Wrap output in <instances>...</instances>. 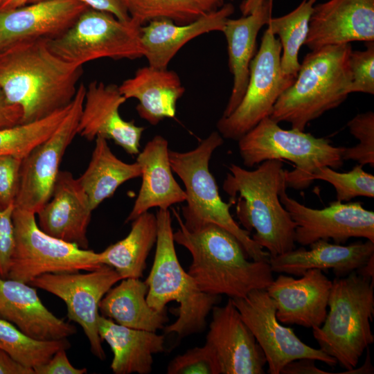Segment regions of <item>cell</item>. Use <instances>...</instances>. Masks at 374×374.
Instances as JSON below:
<instances>
[{
  "mask_svg": "<svg viewBox=\"0 0 374 374\" xmlns=\"http://www.w3.org/2000/svg\"><path fill=\"white\" fill-rule=\"evenodd\" d=\"M229 170L222 188L230 203L235 204L243 229L255 231L252 239L267 250L269 257L294 249L296 224L279 198L287 188L282 161H265L253 170L231 163Z\"/></svg>",
  "mask_w": 374,
  "mask_h": 374,
  "instance_id": "3957f363",
  "label": "cell"
},
{
  "mask_svg": "<svg viewBox=\"0 0 374 374\" xmlns=\"http://www.w3.org/2000/svg\"><path fill=\"white\" fill-rule=\"evenodd\" d=\"M35 215L15 206V247L8 278L29 284L44 274L89 271L103 265L99 253L44 233Z\"/></svg>",
  "mask_w": 374,
  "mask_h": 374,
  "instance_id": "9c48e42d",
  "label": "cell"
},
{
  "mask_svg": "<svg viewBox=\"0 0 374 374\" xmlns=\"http://www.w3.org/2000/svg\"><path fill=\"white\" fill-rule=\"evenodd\" d=\"M118 88L127 100L135 98L139 101L136 107L137 113L152 125H157L164 118L175 116L177 103L185 91L174 71L149 65L139 69Z\"/></svg>",
  "mask_w": 374,
  "mask_h": 374,
  "instance_id": "4316f807",
  "label": "cell"
},
{
  "mask_svg": "<svg viewBox=\"0 0 374 374\" xmlns=\"http://www.w3.org/2000/svg\"><path fill=\"white\" fill-rule=\"evenodd\" d=\"M121 280L113 267L103 265L87 273L44 274L29 285L50 292L65 303L69 319L82 327L91 351L104 360L105 353L98 329L99 304L105 294Z\"/></svg>",
  "mask_w": 374,
  "mask_h": 374,
  "instance_id": "5bb4252c",
  "label": "cell"
},
{
  "mask_svg": "<svg viewBox=\"0 0 374 374\" xmlns=\"http://www.w3.org/2000/svg\"><path fill=\"white\" fill-rule=\"evenodd\" d=\"M0 318L38 340L67 339L75 327L54 315L42 303L33 286L0 277Z\"/></svg>",
  "mask_w": 374,
  "mask_h": 374,
  "instance_id": "7402d4cb",
  "label": "cell"
},
{
  "mask_svg": "<svg viewBox=\"0 0 374 374\" xmlns=\"http://www.w3.org/2000/svg\"><path fill=\"white\" fill-rule=\"evenodd\" d=\"M347 126L350 133L359 143L353 147L345 148L344 161L353 160L362 166H374V113L368 111L358 114L350 120Z\"/></svg>",
  "mask_w": 374,
  "mask_h": 374,
  "instance_id": "8d00e7d4",
  "label": "cell"
},
{
  "mask_svg": "<svg viewBox=\"0 0 374 374\" xmlns=\"http://www.w3.org/2000/svg\"><path fill=\"white\" fill-rule=\"evenodd\" d=\"M172 212L179 225L173 232L175 242L190 252L188 273L202 292L244 298L253 290H266L273 281L269 260H249L240 241L229 231L212 223L188 230L179 213Z\"/></svg>",
  "mask_w": 374,
  "mask_h": 374,
  "instance_id": "7a4b0ae2",
  "label": "cell"
},
{
  "mask_svg": "<svg viewBox=\"0 0 374 374\" xmlns=\"http://www.w3.org/2000/svg\"><path fill=\"white\" fill-rule=\"evenodd\" d=\"M309 246L308 250L304 247L294 248L269 257L271 271L301 276L312 269H332L336 277L341 278L359 270L374 258V242L368 240L348 245L319 240Z\"/></svg>",
  "mask_w": 374,
  "mask_h": 374,
  "instance_id": "603a6c76",
  "label": "cell"
},
{
  "mask_svg": "<svg viewBox=\"0 0 374 374\" xmlns=\"http://www.w3.org/2000/svg\"><path fill=\"white\" fill-rule=\"evenodd\" d=\"M280 202L296 223L295 242L309 246L319 240L332 239L345 243L351 238H363L374 242V212L359 202H331L321 209L308 207L286 193L279 194Z\"/></svg>",
  "mask_w": 374,
  "mask_h": 374,
  "instance_id": "9a60e30c",
  "label": "cell"
},
{
  "mask_svg": "<svg viewBox=\"0 0 374 374\" xmlns=\"http://www.w3.org/2000/svg\"><path fill=\"white\" fill-rule=\"evenodd\" d=\"M323 324L312 328L319 349L347 371L357 367L374 342L371 323L374 315L373 276L355 271L335 278Z\"/></svg>",
  "mask_w": 374,
  "mask_h": 374,
  "instance_id": "5b68a950",
  "label": "cell"
},
{
  "mask_svg": "<svg viewBox=\"0 0 374 374\" xmlns=\"http://www.w3.org/2000/svg\"><path fill=\"white\" fill-rule=\"evenodd\" d=\"M132 222L126 237L99 253L100 262L113 267L122 279L142 277L157 238L156 215L147 211Z\"/></svg>",
  "mask_w": 374,
  "mask_h": 374,
  "instance_id": "4dcf8cb0",
  "label": "cell"
},
{
  "mask_svg": "<svg viewBox=\"0 0 374 374\" xmlns=\"http://www.w3.org/2000/svg\"><path fill=\"white\" fill-rule=\"evenodd\" d=\"M156 217V251L152 269L145 280L148 287L146 300L149 306L157 311L166 309L170 301L178 303V317L165 326L164 332L184 338L204 330L206 318L220 297L202 292L181 265L175 251L170 211L159 209Z\"/></svg>",
  "mask_w": 374,
  "mask_h": 374,
  "instance_id": "8992f818",
  "label": "cell"
},
{
  "mask_svg": "<svg viewBox=\"0 0 374 374\" xmlns=\"http://www.w3.org/2000/svg\"><path fill=\"white\" fill-rule=\"evenodd\" d=\"M22 112L16 105L9 103L0 89V127L21 124Z\"/></svg>",
  "mask_w": 374,
  "mask_h": 374,
  "instance_id": "ee69618b",
  "label": "cell"
},
{
  "mask_svg": "<svg viewBox=\"0 0 374 374\" xmlns=\"http://www.w3.org/2000/svg\"><path fill=\"white\" fill-rule=\"evenodd\" d=\"M374 42V0H328L314 6L305 42L326 46Z\"/></svg>",
  "mask_w": 374,
  "mask_h": 374,
  "instance_id": "ffe728a7",
  "label": "cell"
},
{
  "mask_svg": "<svg viewBox=\"0 0 374 374\" xmlns=\"http://www.w3.org/2000/svg\"><path fill=\"white\" fill-rule=\"evenodd\" d=\"M211 311L206 344L215 355L220 374L265 373V354L231 299Z\"/></svg>",
  "mask_w": 374,
  "mask_h": 374,
  "instance_id": "2e32d148",
  "label": "cell"
},
{
  "mask_svg": "<svg viewBox=\"0 0 374 374\" xmlns=\"http://www.w3.org/2000/svg\"><path fill=\"white\" fill-rule=\"evenodd\" d=\"M148 285L139 278H124L112 287L99 304L103 316L116 323L138 330L157 332L168 322L166 309L157 311L146 300Z\"/></svg>",
  "mask_w": 374,
  "mask_h": 374,
  "instance_id": "f1b7e54d",
  "label": "cell"
},
{
  "mask_svg": "<svg viewBox=\"0 0 374 374\" xmlns=\"http://www.w3.org/2000/svg\"><path fill=\"white\" fill-rule=\"evenodd\" d=\"M42 1L33 0L30 3ZM86 4L89 8L107 12L123 21H128L131 17L122 0H78Z\"/></svg>",
  "mask_w": 374,
  "mask_h": 374,
  "instance_id": "7bdbcfd3",
  "label": "cell"
},
{
  "mask_svg": "<svg viewBox=\"0 0 374 374\" xmlns=\"http://www.w3.org/2000/svg\"><path fill=\"white\" fill-rule=\"evenodd\" d=\"M98 329L102 341L113 352L111 369L115 374H149L153 355L165 350V337L157 332L131 328L100 315Z\"/></svg>",
  "mask_w": 374,
  "mask_h": 374,
  "instance_id": "83f0119b",
  "label": "cell"
},
{
  "mask_svg": "<svg viewBox=\"0 0 374 374\" xmlns=\"http://www.w3.org/2000/svg\"><path fill=\"white\" fill-rule=\"evenodd\" d=\"M15 205L0 209V277L8 278L15 247L12 214Z\"/></svg>",
  "mask_w": 374,
  "mask_h": 374,
  "instance_id": "60d3db41",
  "label": "cell"
},
{
  "mask_svg": "<svg viewBox=\"0 0 374 374\" xmlns=\"http://www.w3.org/2000/svg\"><path fill=\"white\" fill-rule=\"evenodd\" d=\"M273 0H265L253 12L238 19L229 18L222 33L227 43L229 66L233 77L231 93L222 117L230 115L241 102L249 78L251 62L256 54V39L271 17Z\"/></svg>",
  "mask_w": 374,
  "mask_h": 374,
  "instance_id": "484cf974",
  "label": "cell"
},
{
  "mask_svg": "<svg viewBox=\"0 0 374 374\" xmlns=\"http://www.w3.org/2000/svg\"><path fill=\"white\" fill-rule=\"evenodd\" d=\"M223 142L221 134L213 132L193 150L188 152L169 150L172 171L181 179L185 187L186 205L181 208L183 222L188 230H195L209 223L219 225L236 237L251 260H269V253L231 216L229 211L231 204L222 199L216 181L209 170L211 156Z\"/></svg>",
  "mask_w": 374,
  "mask_h": 374,
  "instance_id": "52a82bcc",
  "label": "cell"
},
{
  "mask_svg": "<svg viewBox=\"0 0 374 374\" xmlns=\"http://www.w3.org/2000/svg\"><path fill=\"white\" fill-rule=\"evenodd\" d=\"M83 66L67 62L46 39L14 44L0 52V89L22 112L21 124L47 117L73 101Z\"/></svg>",
  "mask_w": 374,
  "mask_h": 374,
  "instance_id": "6da1fadb",
  "label": "cell"
},
{
  "mask_svg": "<svg viewBox=\"0 0 374 374\" xmlns=\"http://www.w3.org/2000/svg\"><path fill=\"white\" fill-rule=\"evenodd\" d=\"M317 0H303L292 11L278 17H271L267 24L273 35H278L281 48L282 72L296 77L300 68L299 53L305 44L314 6Z\"/></svg>",
  "mask_w": 374,
  "mask_h": 374,
  "instance_id": "d6a6232c",
  "label": "cell"
},
{
  "mask_svg": "<svg viewBox=\"0 0 374 374\" xmlns=\"http://www.w3.org/2000/svg\"><path fill=\"white\" fill-rule=\"evenodd\" d=\"M85 92L86 87L79 84L70 109L57 128L22 159L16 207L37 214L50 199L62 157L78 134Z\"/></svg>",
  "mask_w": 374,
  "mask_h": 374,
  "instance_id": "7c38bea8",
  "label": "cell"
},
{
  "mask_svg": "<svg viewBox=\"0 0 374 374\" xmlns=\"http://www.w3.org/2000/svg\"><path fill=\"white\" fill-rule=\"evenodd\" d=\"M93 209L78 179L60 170L48 201L38 211V226L46 234L87 249Z\"/></svg>",
  "mask_w": 374,
  "mask_h": 374,
  "instance_id": "44dd1931",
  "label": "cell"
},
{
  "mask_svg": "<svg viewBox=\"0 0 374 374\" xmlns=\"http://www.w3.org/2000/svg\"><path fill=\"white\" fill-rule=\"evenodd\" d=\"M71 103L39 121L0 127V155L23 159L35 146L49 137L68 114Z\"/></svg>",
  "mask_w": 374,
  "mask_h": 374,
  "instance_id": "e575fe53",
  "label": "cell"
},
{
  "mask_svg": "<svg viewBox=\"0 0 374 374\" xmlns=\"http://www.w3.org/2000/svg\"><path fill=\"white\" fill-rule=\"evenodd\" d=\"M65 349L57 350L46 363L33 368L35 374H84L87 368H75L69 362Z\"/></svg>",
  "mask_w": 374,
  "mask_h": 374,
  "instance_id": "b9f144b4",
  "label": "cell"
},
{
  "mask_svg": "<svg viewBox=\"0 0 374 374\" xmlns=\"http://www.w3.org/2000/svg\"><path fill=\"white\" fill-rule=\"evenodd\" d=\"M95 141L89 165L78 178L93 211L111 197L123 183L141 175L139 164L119 159L111 150L106 139L97 136Z\"/></svg>",
  "mask_w": 374,
  "mask_h": 374,
  "instance_id": "f546056e",
  "label": "cell"
},
{
  "mask_svg": "<svg viewBox=\"0 0 374 374\" xmlns=\"http://www.w3.org/2000/svg\"><path fill=\"white\" fill-rule=\"evenodd\" d=\"M243 164L253 168L270 159H286L294 164L285 171L287 187L308 188L310 177L320 167L340 168L344 147H336L326 138L316 137L295 129L285 130L269 116L263 118L238 141Z\"/></svg>",
  "mask_w": 374,
  "mask_h": 374,
  "instance_id": "ba28073f",
  "label": "cell"
},
{
  "mask_svg": "<svg viewBox=\"0 0 374 374\" xmlns=\"http://www.w3.org/2000/svg\"><path fill=\"white\" fill-rule=\"evenodd\" d=\"M0 374H35V372L0 349Z\"/></svg>",
  "mask_w": 374,
  "mask_h": 374,
  "instance_id": "bcb514c9",
  "label": "cell"
},
{
  "mask_svg": "<svg viewBox=\"0 0 374 374\" xmlns=\"http://www.w3.org/2000/svg\"><path fill=\"white\" fill-rule=\"evenodd\" d=\"M319 179L330 183L336 191L337 201L344 202L363 196L374 197V176L357 164L347 172H339L328 166L319 168L310 181Z\"/></svg>",
  "mask_w": 374,
  "mask_h": 374,
  "instance_id": "d590c367",
  "label": "cell"
},
{
  "mask_svg": "<svg viewBox=\"0 0 374 374\" xmlns=\"http://www.w3.org/2000/svg\"><path fill=\"white\" fill-rule=\"evenodd\" d=\"M70 346L66 338L57 340L33 339L12 323L0 318V349L27 367L33 369L47 362L57 350H67Z\"/></svg>",
  "mask_w": 374,
  "mask_h": 374,
  "instance_id": "836d02e7",
  "label": "cell"
},
{
  "mask_svg": "<svg viewBox=\"0 0 374 374\" xmlns=\"http://www.w3.org/2000/svg\"><path fill=\"white\" fill-rule=\"evenodd\" d=\"M231 300L264 353L268 373L280 374L285 365L299 359H311L330 366L337 364L319 348L302 341L293 329L282 325L276 317L275 303L266 290H255L244 298Z\"/></svg>",
  "mask_w": 374,
  "mask_h": 374,
  "instance_id": "4fadbf2b",
  "label": "cell"
},
{
  "mask_svg": "<svg viewBox=\"0 0 374 374\" xmlns=\"http://www.w3.org/2000/svg\"><path fill=\"white\" fill-rule=\"evenodd\" d=\"M141 170V185L133 207L125 222L133 221L149 209H168L186 201L184 189L175 180L169 160L168 141L156 135L137 154Z\"/></svg>",
  "mask_w": 374,
  "mask_h": 374,
  "instance_id": "cb8c5ba5",
  "label": "cell"
},
{
  "mask_svg": "<svg viewBox=\"0 0 374 374\" xmlns=\"http://www.w3.org/2000/svg\"><path fill=\"white\" fill-rule=\"evenodd\" d=\"M33 0H4L0 5V11L15 9L30 3Z\"/></svg>",
  "mask_w": 374,
  "mask_h": 374,
  "instance_id": "c3c4849f",
  "label": "cell"
},
{
  "mask_svg": "<svg viewBox=\"0 0 374 374\" xmlns=\"http://www.w3.org/2000/svg\"><path fill=\"white\" fill-rule=\"evenodd\" d=\"M89 8L78 0H42L0 11V52L18 43L58 37Z\"/></svg>",
  "mask_w": 374,
  "mask_h": 374,
  "instance_id": "e0dca14e",
  "label": "cell"
},
{
  "mask_svg": "<svg viewBox=\"0 0 374 374\" xmlns=\"http://www.w3.org/2000/svg\"><path fill=\"white\" fill-rule=\"evenodd\" d=\"M265 0H243L240 9L243 16H247L257 9Z\"/></svg>",
  "mask_w": 374,
  "mask_h": 374,
  "instance_id": "7dc6e473",
  "label": "cell"
},
{
  "mask_svg": "<svg viewBox=\"0 0 374 374\" xmlns=\"http://www.w3.org/2000/svg\"><path fill=\"white\" fill-rule=\"evenodd\" d=\"M126 100L118 85L91 82L86 87L78 134L89 141L97 136L111 139L127 154H138L145 127L122 118L119 108Z\"/></svg>",
  "mask_w": 374,
  "mask_h": 374,
  "instance_id": "ac0fdd59",
  "label": "cell"
},
{
  "mask_svg": "<svg viewBox=\"0 0 374 374\" xmlns=\"http://www.w3.org/2000/svg\"><path fill=\"white\" fill-rule=\"evenodd\" d=\"M131 19L140 26L156 19L187 24L217 10L226 0H122Z\"/></svg>",
  "mask_w": 374,
  "mask_h": 374,
  "instance_id": "1f68e13d",
  "label": "cell"
},
{
  "mask_svg": "<svg viewBox=\"0 0 374 374\" xmlns=\"http://www.w3.org/2000/svg\"><path fill=\"white\" fill-rule=\"evenodd\" d=\"M168 374H220L211 348L204 344L174 357L167 368Z\"/></svg>",
  "mask_w": 374,
  "mask_h": 374,
  "instance_id": "74e56055",
  "label": "cell"
},
{
  "mask_svg": "<svg viewBox=\"0 0 374 374\" xmlns=\"http://www.w3.org/2000/svg\"><path fill=\"white\" fill-rule=\"evenodd\" d=\"M21 161L12 155H0V209L15 204Z\"/></svg>",
  "mask_w": 374,
  "mask_h": 374,
  "instance_id": "ab89813d",
  "label": "cell"
},
{
  "mask_svg": "<svg viewBox=\"0 0 374 374\" xmlns=\"http://www.w3.org/2000/svg\"><path fill=\"white\" fill-rule=\"evenodd\" d=\"M315 360L311 359H299L285 365L281 374H327L315 366Z\"/></svg>",
  "mask_w": 374,
  "mask_h": 374,
  "instance_id": "f6af8a7d",
  "label": "cell"
},
{
  "mask_svg": "<svg viewBox=\"0 0 374 374\" xmlns=\"http://www.w3.org/2000/svg\"><path fill=\"white\" fill-rule=\"evenodd\" d=\"M141 26L111 13L89 8L64 34L47 39L49 49L62 60L83 66L101 58L134 60L144 57Z\"/></svg>",
  "mask_w": 374,
  "mask_h": 374,
  "instance_id": "30bf717a",
  "label": "cell"
},
{
  "mask_svg": "<svg viewBox=\"0 0 374 374\" xmlns=\"http://www.w3.org/2000/svg\"><path fill=\"white\" fill-rule=\"evenodd\" d=\"M350 44L326 46L303 58L292 83L276 100L269 118L304 131L307 125L339 106L350 93Z\"/></svg>",
  "mask_w": 374,
  "mask_h": 374,
  "instance_id": "277c9868",
  "label": "cell"
},
{
  "mask_svg": "<svg viewBox=\"0 0 374 374\" xmlns=\"http://www.w3.org/2000/svg\"><path fill=\"white\" fill-rule=\"evenodd\" d=\"M280 41L267 27L258 51L249 67V78L244 95L235 109L217 123L223 138L238 141L263 118L270 116L280 96L290 87L295 77L281 70Z\"/></svg>",
  "mask_w": 374,
  "mask_h": 374,
  "instance_id": "8fae6325",
  "label": "cell"
},
{
  "mask_svg": "<svg viewBox=\"0 0 374 374\" xmlns=\"http://www.w3.org/2000/svg\"><path fill=\"white\" fill-rule=\"evenodd\" d=\"M234 10L233 4L226 3L217 10L187 24H177L168 19H156L141 26V40L148 65L167 69L179 50L190 40L209 32H222Z\"/></svg>",
  "mask_w": 374,
  "mask_h": 374,
  "instance_id": "d4e9b609",
  "label": "cell"
},
{
  "mask_svg": "<svg viewBox=\"0 0 374 374\" xmlns=\"http://www.w3.org/2000/svg\"><path fill=\"white\" fill-rule=\"evenodd\" d=\"M365 44L366 49L352 51L350 55V93H374V42H366Z\"/></svg>",
  "mask_w": 374,
  "mask_h": 374,
  "instance_id": "f35d334b",
  "label": "cell"
},
{
  "mask_svg": "<svg viewBox=\"0 0 374 374\" xmlns=\"http://www.w3.org/2000/svg\"><path fill=\"white\" fill-rule=\"evenodd\" d=\"M4 0H0V5L1 4V3Z\"/></svg>",
  "mask_w": 374,
  "mask_h": 374,
  "instance_id": "681fc988",
  "label": "cell"
},
{
  "mask_svg": "<svg viewBox=\"0 0 374 374\" xmlns=\"http://www.w3.org/2000/svg\"><path fill=\"white\" fill-rule=\"evenodd\" d=\"M322 271L309 269L299 278L280 274L267 287L281 323L312 329L323 324L332 281Z\"/></svg>",
  "mask_w": 374,
  "mask_h": 374,
  "instance_id": "d6986e66",
  "label": "cell"
}]
</instances>
